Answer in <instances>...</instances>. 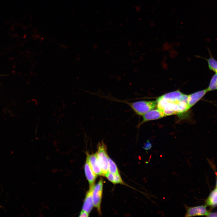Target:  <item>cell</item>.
Returning <instances> with one entry per match:
<instances>
[{
    "instance_id": "obj_10",
    "label": "cell",
    "mask_w": 217,
    "mask_h": 217,
    "mask_svg": "<svg viewBox=\"0 0 217 217\" xmlns=\"http://www.w3.org/2000/svg\"><path fill=\"white\" fill-rule=\"evenodd\" d=\"M84 165V171L85 175L88 180L90 185H94L97 175L93 171L88 161L86 159Z\"/></svg>"
},
{
    "instance_id": "obj_6",
    "label": "cell",
    "mask_w": 217,
    "mask_h": 217,
    "mask_svg": "<svg viewBox=\"0 0 217 217\" xmlns=\"http://www.w3.org/2000/svg\"><path fill=\"white\" fill-rule=\"evenodd\" d=\"M143 120L140 124L146 121L159 119L166 116L163 111L159 109H153L142 115Z\"/></svg>"
},
{
    "instance_id": "obj_11",
    "label": "cell",
    "mask_w": 217,
    "mask_h": 217,
    "mask_svg": "<svg viewBox=\"0 0 217 217\" xmlns=\"http://www.w3.org/2000/svg\"><path fill=\"white\" fill-rule=\"evenodd\" d=\"M183 94L178 90L168 93L160 96L167 101L174 102L179 100Z\"/></svg>"
},
{
    "instance_id": "obj_16",
    "label": "cell",
    "mask_w": 217,
    "mask_h": 217,
    "mask_svg": "<svg viewBox=\"0 0 217 217\" xmlns=\"http://www.w3.org/2000/svg\"><path fill=\"white\" fill-rule=\"evenodd\" d=\"M115 181L114 184L123 183L121 176L119 173L114 174Z\"/></svg>"
},
{
    "instance_id": "obj_9",
    "label": "cell",
    "mask_w": 217,
    "mask_h": 217,
    "mask_svg": "<svg viewBox=\"0 0 217 217\" xmlns=\"http://www.w3.org/2000/svg\"><path fill=\"white\" fill-rule=\"evenodd\" d=\"M178 101L174 102H168L167 101V103L163 110L166 116L178 114Z\"/></svg>"
},
{
    "instance_id": "obj_1",
    "label": "cell",
    "mask_w": 217,
    "mask_h": 217,
    "mask_svg": "<svg viewBox=\"0 0 217 217\" xmlns=\"http://www.w3.org/2000/svg\"><path fill=\"white\" fill-rule=\"evenodd\" d=\"M122 102L127 104L136 114L140 116L153 109L157 106L156 101H141L134 102L122 101Z\"/></svg>"
},
{
    "instance_id": "obj_22",
    "label": "cell",
    "mask_w": 217,
    "mask_h": 217,
    "mask_svg": "<svg viewBox=\"0 0 217 217\" xmlns=\"http://www.w3.org/2000/svg\"><path fill=\"white\" fill-rule=\"evenodd\" d=\"M1 208H2V206L0 205V209Z\"/></svg>"
},
{
    "instance_id": "obj_13",
    "label": "cell",
    "mask_w": 217,
    "mask_h": 217,
    "mask_svg": "<svg viewBox=\"0 0 217 217\" xmlns=\"http://www.w3.org/2000/svg\"><path fill=\"white\" fill-rule=\"evenodd\" d=\"M108 171L113 174L119 173L117 165L115 162L109 157L108 159Z\"/></svg>"
},
{
    "instance_id": "obj_17",
    "label": "cell",
    "mask_w": 217,
    "mask_h": 217,
    "mask_svg": "<svg viewBox=\"0 0 217 217\" xmlns=\"http://www.w3.org/2000/svg\"><path fill=\"white\" fill-rule=\"evenodd\" d=\"M112 183L114 184L115 177L113 174L109 171L105 174V176Z\"/></svg>"
},
{
    "instance_id": "obj_21",
    "label": "cell",
    "mask_w": 217,
    "mask_h": 217,
    "mask_svg": "<svg viewBox=\"0 0 217 217\" xmlns=\"http://www.w3.org/2000/svg\"><path fill=\"white\" fill-rule=\"evenodd\" d=\"M216 188H217V179L216 181Z\"/></svg>"
},
{
    "instance_id": "obj_8",
    "label": "cell",
    "mask_w": 217,
    "mask_h": 217,
    "mask_svg": "<svg viewBox=\"0 0 217 217\" xmlns=\"http://www.w3.org/2000/svg\"><path fill=\"white\" fill-rule=\"evenodd\" d=\"M207 92L206 89L188 95V105L189 109L202 99Z\"/></svg>"
},
{
    "instance_id": "obj_12",
    "label": "cell",
    "mask_w": 217,
    "mask_h": 217,
    "mask_svg": "<svg viewBox=\"0 0 217 217\" xmlns=\"http://www.w3.org/2000/svg\"><path fill=\"white\" fill-rule=\"evenodd\" d=\"M206 205L214 207L217 205V188L210 193L206 201Z\"/></svg>"
},
{
    "instance_id": "obj_14",
    "label": "cell",
    "mask_w": 217,
    "mask_h": 217,
    "mask_svg": "<svg viewBox=\"0 0 217 217\" xmlns=\"http://www.w3.org/2000/svg\"><path fill=\"white\" fill-rule=\"evenodd\" d=\"M207 89L208 92L217 89V73L213 76Z\"/></svg>"
},
{
    "instance_id": "obj_4",
    "label": "cell",
    "mask_w": 217,
    "mask_h": 217,
    "mask_svg": "<svg viewBox=\"0 0 217 217\" xmlns=\"http://www.w3.org/2000/svg\"><path fill=\"white\" fill-rule=\"evenodd\" d=\"M186 209L185 217L195 216H207L209 212L206 209V205H202L194 207H189L185 205Z\"/></svg>"
},
{
    "instance_id": "obj_18",
    "label": "cell",
    "mask_w": 217,
    "mask_h": 217,
    "mask_svg": "<svg viewBox=\"0 0 217 217\" xmlns=\"http://www.w3.org/2000/svg\"><path fill=\"white\" fill-rule=\"evenodd\" d=\"M152 146V144L149 140H147L143 146V148L145 150H149Z\"/></svg>"
},
{
    "instance_id": "obj_15",
    "label": "cell",
    "mask_w": 217,
    "mask_h": 217,
    "mask_svg": "<svg viewBox=\"0 0 217 217\" xmlns=\"http://www.w3.org/2000/svg\"><path fill=\"white\" fill-rule=\"evenodd\" d=\"M209 69L217 73V61L211 57L207 60Z\"/></svg>"
},
{
    "instance_id": "obj_2",
    "label": "cell",
    "mask_w": 217,
    "mask_h": 217,
    "mask_svg": "<svg viewBox=\"0 0 217 217\" xmlns=\"http://www.w3.org/2000/svg\"><path fill=\"white\" fill-rule=\"evenodd\" d=\"M96 152L98 161L102 170V175L105 176L108 171V159L106 145L102 141L99 142L97 145Z\"/></svg>"
},
{
    "instance_id": "obj_3",
    "label": "cell",
    "mask_w": 217,
    "mask_h": 217,
    "mask_svg": "<svg viewBox=\"0 0 217 217\" xmlns=\"http://www.w3.org/2000/svg\"><path fill=\"white\" fill-rule=\"evenodd\" d=\"M103 180L101 178L98 183L94 186L93 198V205L100 214H101V204L103 190Z\"/></svg>"
},
{
    "instance_id": "obj_5",
    "label": "cell",
    "mask_w": 217,
    "mask_h": 217,
    "mask_svg": "<svg viewBox=\"0 0 217 217\" xmlns=\"http://www.w3.org/2000/svg\"><path fill=\"white\" fill-rule=\"evenodd\" d=\"M86 159L88 161L93 171L96 175H102V170L98 161L96 152L90 154L87 152Z\"/></svg>"
},
{
    "instance_id": "obj_7",
    "label": "cell",
    "mask_w": 217,
    "mask_h": 217,
    "mask_svg": "<svg viewBox=\"0 0 217 217\" xmlns=\"http://www.w3.org/2000/svg\"><path fill=\"white\" fill-rule=\"evenodd\" d=\"M90 186V188L86 193L82 209V210L89 213L91 211L94 206L93 193L94 184Z\"/></svg>"
},
{
    "instance_id": "obj_19",
    "label": "cell",
    "mask_w": 217,
    "mask_h": 217,
    "mask_svg": "<svg viewBox=\"0 0 217 217\" xmlns=\"http://www.w3.org/2000/svg\"><path fill=\"white\" fill-rule=\"evenodd\" d=\"M89 213L87 212L82 210L80 212L79 217H88L89 216Z\"/></svg>"
},
{
    "instance_id": "obj_20",
    "label": "cell",
    "mask_w": 217,
    "mask_h": 217,
    "mask_svg": "<svg viewBox=\"0 0 217 217\" xmlns=\"http://www.w3.org/2000/svg\"><path fill=\"white\" fill-rule=\"evenodd\" d=\"M208 217H217V212H209L206 216Z\"/></svg>"
}]
</instances>
